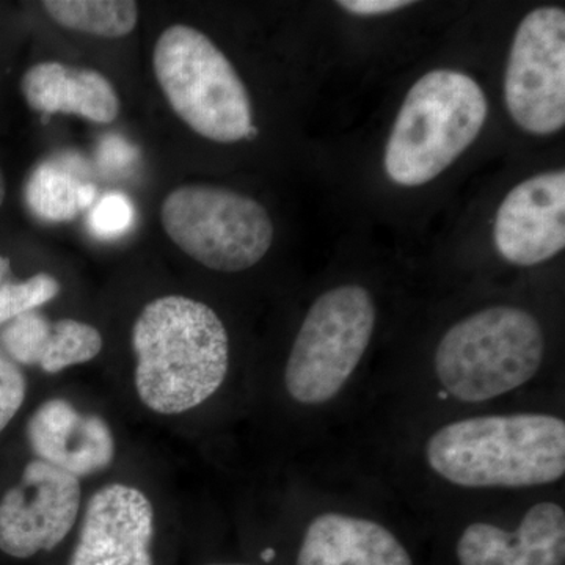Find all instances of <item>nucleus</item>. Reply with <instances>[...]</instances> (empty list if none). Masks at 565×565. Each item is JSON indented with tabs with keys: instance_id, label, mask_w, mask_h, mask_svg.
<instances>
[{
	"instance_id": "39448f33",
	"label": "nucleus",
	"mask_w": 565,
	"mask_h": 565,
	"mask_svg": "<svg viewBox=\"0 0 565 565\" xmlns=\"http://www.w3.org/2000/svg\"><path fill=\"white\" fill-rule=\"evenodd\" d=\"M152 66L170 107L192 131L218 143L255 136L243 79L203 32L184 24L166 29L156 41Z\"/></svg>"
},
{
	"instance_id": "7ed1b4c3",
	"label": "nucleus",
	"mask_w": 565,
	"mask_h": 565,
	"mask_svg": "<svg viewBox=\"0 0 565 565\" xmlns=\"http://www.w3.org/2000/svg\"><path fill=\"white\" fill-rule=\"evenodd\" d=\"M489 104L467 74L434 70L405 96L385 148V172L404 188L435 180L481 134Z\"/></svg>"
},
{
	"instance_id": "6ab92c4d",
	"label": "nucleus",
	"mask_w": 565,
	"mask_h": 565,
	"mask_svg": "<svg viewBox=\"0 0 565 565\" xmlns=\"http://www.w3.org/2000/svg\"><path fill=\"white\" fill-rule=\"evenodd\" d=\"M61 292V282L51 274L40 273L29 280H14L11 264L0 255V326L18 316L36 311Z\"/></svg>"
},
{
	"instance_id": "f3484780",
	"label": "nucleus",
	"mask_w": 565,
	"mask_h": 565,
	"mask_svg": "<svg viewBox=\"0 0 565 565\" xmlns=\"http://www.w3.org/2000/svg\"><path fill=\"white\" fill-rule=\"evenodd\" d=\"M103 351V337L96 327L76 319L51 322L41 316L33 340L32 366L46 374L92 362Z\"/></svg>"
},
{
	"instance_id": "0eeeda50",
	"label": "nucleus",
	"mask_w": 565,
	"mask_h": 565,
	"mask_svg": "<svg viewBox=\"0 0 565 565\" xmlns=\"http://www.w3.org/2000/svg\"><path fill=\"white\" fill-rule=\"evenodd\" d=\"M375 307L359 285L323 292L311 305L285 367L286 392L300 405H322L348 384L373 338Z\"/></svg>"
},
{
	"instance_id": "ddd939ff",
	"label": "nucleus",
	"mask_w": 565,
	"mask_h": 565,
	"mask_svg": "<svg viewBox=\"0 0 565 565\" xmlns=\"http://www.w3.org/2000/svg\"><path fill=\"white\" fill-rule=\"evenodd\" d=\"M28 440L39 460L77 479L106 470L115 459V438L106 419L82 414L62 397H52L33 412Z\"/></svg>"
},
{
	"instance_id": "f8f14e48",
	"label": "nucleus",
	"mask_w": 565,
	"mask_h": 565,
	"mask_svg": "<svg viewBox=\"0 0 565 565\" xmlns=\"http://www.w3.org/2000/svg\"><path fill=\"white\" fill-rule=\"evenodd\" d=\"M456 565H565V512L559 504L527 509L514 530L471 523L456 542Z\"/></svg>"
},
{
	"instance_id": "a211bd4d",
	"label": "nucleus",
	"mask_w": 565,
	"mask_h": 565,
	"mask_svg": "<svg viewBox=\"0 0 565 565\" xmlns=\"http://www.w3.org/2000/svg\"><path fill=\"white\" fill-rule=\"evenodd\" d=\"M43 9L62 28L102 39H122L139 21L131 0H46Z\"/></svg>"
},
{
	"instance_id": "2eb2a0df",
	"label": "nucleus",
	"mask_w": 565,
	"mask_h": 565,
	"mask_svg": "<svg viewBox=\"0 0 565 565\" xmlns=\"http://www.w3.org/2000/svg\"><path fill=\"white\" fill-rule=\"evenodd\" d=\"M25 103L41 114L77 115L107 125L117 120L120 99L111 82L95 70L61 62H43L25 71L21 81Z\"/></svg>"
},
{
	"instance_id": "f257e3e1",
	"label": "nucleus",
	"mask_w": 565,
	"mask_h": 565,
	"mask_svg": "<svg viewBox=\"0 0 565 565\" xmlns=\"http://www.w3.org/2000/svg\"><path fill=\"white\" fill-rule=\"evenodd\" d=\"M136 390L159 415H180L217 393L230 367L225 326L211 307L185 296H163L132 327Z\"/></svg>"
},
{
	"instance_id": "9b49d317",
	"label": "nucleus",
	"mask_w": 565,
	"mask_h": 565,
	"mask_svg": "<svg viewBox=\"0 0 565 565\" xmlns=\"http://www.w3.org/2000/svg\"><path fill=\"white\" fill-rule=\"evenodd\" d=\"M154 508L137 487L109 484L88 500L70 565H152Z\"/></svg>"
},
{
	"instance_id": "aec40b11",
	"label": "nucleus",
	"mask_w": 565,
	"mask_h": 565,
	"mask_svg": "<svg viewBox=\"0 0 565 565\" xmlns=\"http://www.w3.org/2000/svg\"><path fill=\"white\" fill-rule=\"evenodd\" d=\"M134 214V204L125 193L110 192L93 206L88 225L95 236L114 239L131 228Z\"/></svg>"
},
{
	"instance_id": "20e7f679",
	"label": "nucleus",
	"mask_w": 565,
	"mask_h": 565,
	"mask_svg": "<svg viewBox=\"0 0 565 565\" xmlns=\"http://www.w3.org/2000/svg\"><path fill=\"white\" fill-rule=\"evenodd\" d=\"M545 337L519 307L486 308L455 323L438 343L435 375L460 403H484L527 384L541 370Z\"/></svg>"
},
{
	"instance_id": "393cba45",
	"label": "nucleus",
	"mask_w": 565,
	"mask_h": 565,
	"mask_svg": "<svg viewBox=\"0 0 565 565\" xmlns=\"http://www.w3.org/2000/svg\"><path fill=\"white\" fill-rule=\"evenodd\" d=\"M210 565H250V564H210Z\"/></svg>"
},
{
	"instance_id": "5701e85b",
	"label": "nucleus",
	"mask_w": 565,
	"mask_h": 565,
	"mask_svg": "<svg viewBox=\"0 0 565 565\" xmlns=\"http://www.w3.org/2000/svg\"><path fill=\"white\" fill-rule=\"evenodd\" d=\"M131 147H128L126 141L111 137V139L104 141L102 147V161L106 166L117 167L121 163L131 161Z\"/></svg>"
},
{
	"instance_id": "b1692460",
	"label": "nucleus",
	"mask_w": 565,
	"mask_h": 565,
	"mask_svg": "<svg viewBox=\"0 0 565 565\" xmlns=\"http://www.w3.org/2000/svg\"><path fill=\"white\" fill-rule=\"evenodd\" d=\"M6 180H3V174L0 172V207H2L3 200H6Z\"/></svg>"
},
{
	"instance_id": "4468645a",
	"label": "nucleus",
	"mask_w": 565,
	"mask_h": 565,
	"mask_svg": "<svg viewBox=\"0 0 565 565\" xmlns=\"http://www.w3.org/2000/svg\"><path fill=\"white\" fill-rule=\"evenodd\" d=\"M294 565H415L404 542L363 516L326 512L305 527Z\"/></svg>"
},
{
	"instance_id": "4be33fe9",
	"label": "nucleus",
	"mask_w": 565,
	"mask_h": 565,
	"mask_svg": "<svg viewBox=\"0 0 565 565\" xmlns=\"http://www.w3.org/2000/svg\"><path fill=\"white\" fill-rule=\"evenodd\" d=\"M414 2L407 0H343L338 6L349 13L360 14V17H377V14L393 13V11L403 10L411 7Z\"/></svg>"
},
{
	"instance_id": "9d476101",
	"label": "nucleus",
	"mask_w": 565,
	"mask_h": 565,
	"mask_svg": "<svg viewBox=\"0 0 565 565\" xmlns=\"http://www.w3.org/2000/svg\"><path fill=\"white\" fill-rule=\"evenodd\" d=\"M494 245L505 262L530 267L565 247V172L553 170L520 182L494 217Z\"/></svg>"
},
{
	"instance_id": "dca6fc26",
	"label": "nucleus",
	"mask_w": 565,
	"mask_h": 565,
	"mask_svg": "<svg viewBox=\"0 0 565 565\" xmlns=\"http://www.w3.org/2000/svg\"><path fill=\"white\" fill-rule=\"evenodd\" d=\"M95 199L93 182L81 180L74 170L54 159L40 163L25 184V203L41 221H73Z\"/></svg>"
},
{
	"instance_id": "6e6552de",
	"label": "nucleus",
	"mask_w": 565,
	"mask_h": 565,
	"mask_svg": "<svg viewBox=\"0 0 565 565\" xmlns=\"http://www.w3.org/2000/svg\"><path fill=\"white\" fill-rule=\"evenodd\" d=\"M504 99L520 128L552 136L565 125V11L541 7L520 22L505 68Z\"/></svg>"
},
{
	"instance_id": "1a4fd4ad",
	"label": "nucleus",
	"mask_w": 565,
	"mask_h": 565,
	"mask_svg": "<svg viewBox=\"0 0 565 565\" xmlns=\"http://www.w3.org/2000/svg\"><path fill=\"white\" fill-rule=\"evenodd\" d=\"M79 508V479L32 460L0 500V552L17 559L51 552L76 525Z\"/></svg>"
},
{
	"instance_id": "423d86ee",
	"label": "nucleus",
	"mask_w": 565,
	"mask_h": 565,
	"mask_svg": "<svg viewBox=\"0 0 565 565\" xmlns=\"http://www.w3.org/2000/svg\"><path fill=\"white\" fill-rule=\"evenodd\" d=\"M167 236L196 263L217 273H243L262 262L274 241L263 204L217 185L185 184L163 199Z\"/></svg>"
},
{
	"instance_id": "412c9836",
	"label": "nucleus",
	"mask_w": 565,
	"mask_h": 565,
	"mask_svg": "<svg viewBox=\"0 0 565 565\" xmlns=\"http://www.w3.org/2000/svg\"><path fill=\"white\" fill-rule=\"evenodd\" d=\"M28 381L21 367L0 348V433L24 404Z\"/></svg>"
},
{
	"instance_id": "f03ea898",
	"label": "nucleus",
	"mask_w": 565,
	"mask_h": 565,
	"mask_svg": "<svg viewBox=\"0 0 565 565\" xmlns=\"http://www.w3.org/2000/svg\"><path fill=\"white\" fill-rule=\"evenodd\" d=\"M435 475L465 489H525L565 473V423L546 414L473 416L435 430L424 448Z\"/></svg>"
}]
</instances>
